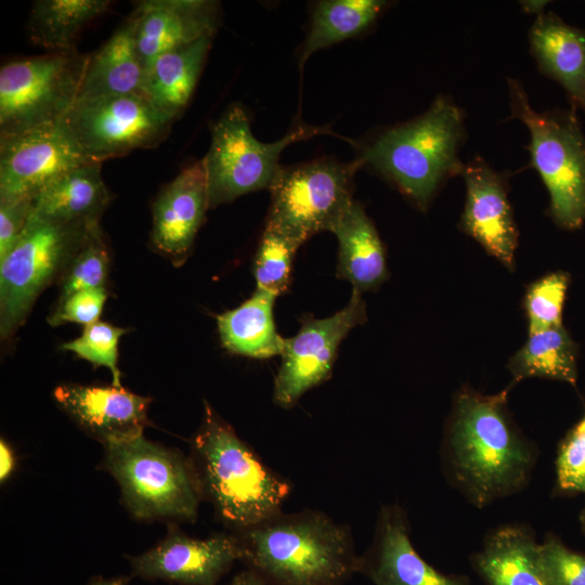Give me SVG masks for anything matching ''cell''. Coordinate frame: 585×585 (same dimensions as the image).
<instances>
[{"mask_svg":"<svg viewBox=\"0 0 585 585\" xmlns=\"http://www.w3.org/2000/svg\"><path fill=\"white\" fill-rule=\"evenodd\" d=\"M232 533L238 560L266 585H343L359 572L350 528L318 510H281Z\"/></svg>","mask_w":585,"mask_h":585,"instance_id":"6da1fadb","label":"cell"},{"mask_svg":"<svg viewBox=\"0 0 585 585\" xmlns=\"http://www.w3.org/2000/svg\"><path fill=\"white\" fill-rule=\"evenodd\" d=\"M444 451L453 479L480 507L524 485L534 461L533 450L507 413L506 392L461 391Z\"/></svg>","mask_w":585,"mask_h":585,"instance_id":"7a4b0ae2","label":"cell"},{"mask_svg":"<svg viewBox=\"0 0 585 585\" xmlns=\"http://www.w3.org/2000/svg\"><path fill=\"white\" fill-rule=\"evenodd\" d=\"M188 458L202 499L211 503L232 532L280 512L291 492V483L268 467L208 402Z\"/></svg>","mask_w":585,"mask_h":585,"instance_id":"3957f363","label":"cell"},{"mask_svg":"<svg viewBox=\"0 0 585 585\" xmlns=\"http://www.w3.org/2000/svg\"><path fill=\"white\" fill-rule=\"evenodd\" d=\"M463 132L460 109L439 96L424 115L380 135L360 159L425 208L446 177L461 174L458 148Z\"/></svg>","mask_w":585,"mask_h":585,"instance_id":"277c9868","label":"cell"},{"mask_svg":"<svg viewBox=\"0 0 585 585\" xmlns=\"http://www.w3.org/2000/svg\"><path fill=\"white\" fill-rule=\"evenodd\" d=\"M104 448V466L135 518L196 520L202 495L190 458L143 434Z\"/></svg>","mask_w":585,"mask_h":585,"instance_id":"5b68a950","label":"cell"},{"mask_svg":"<svg viewBox=\"0 0 585 585\" xmlns=\"http://www.w3.org/2000/svg\"><path fill=\"white\" fill-rule=\"evenodd\" d=\"M96 223H66L31 212L6 257L0 261V334L6 339L24 323L36 299L63 277Z\"/></svg>","mask_w":585,"mask_h":585,"instance_id":"8992f818","label":"cell"},{"mask_svg":"<svg viewBox=\"0 0 585 585\" xmlns=\"http://www.w3.org/2000/svg\"><path fill=\"white\" fill-rule=\"evenodd\" d=\"M512 117L530 130L529 151L550 195L557 223L576 229L585 220V136L571 112H535L518 81H509Z\"/></svg>","mask_w":585,"mask_h":585,"instance_id":"52a82bcc","label":"cell"},{"mask_svg":"<svg viewBox=\"0 0 585 585\" xmlns=\"http://www.w3.org/2000/svg\"><path fill=\"white\" fill-rule=\"evenodd\" d=\"M364 164L318 159L281 166L271 186L265 227L298 247L322 231L332 232L352 204L353 177Z\"/></svg>","mask_w":585,"mask_h":585,"instance_id":"ba28073f","label":"cell"},{"mask_svg":"<svg viewBox=\"0 0 585 585\" xmlns=\"http://www.w3.org/2000/svg\"><path fill=\"white\" fill-rule=\"evenodd\" d=\"M89 55L75 50L22 58L0 70V138L60 122L75 105Z\"/></svg>","mask_w":585,"mask_h":585,"instance_id":"9c48e42d","label":"cell"},{"mask_svg":"<svg viewBox=\"0 0 585 585\" xmlns=\"http://www.w3.org/2000/svg\"><path fill=\"white\" fill-rule=\"evenodd\" d=\"M325 133L333 132L327 127L301 123L281 140L263 143L253 136L244 107L233 104L211 126V144L203 159L209 208L270 188L281 167L278 159L283 150L294 142Z\"/></svg>","mask_w":585,"mask_h":585,"instance_id":"30bf717a","label":"cell"},{"mask_svg":"<svg viewBox=\"0 0 585 585\" xmlns=\"http://www.w3.org/2000/svg\"><path fill=\"white\" fill-rule=\"evenodd\" d=\"M87 160L102 162L136 148H153L169 134L173 119L142 94L76 101L64 117Z\"/></svg>","mask_w":585,"mask_h":585,"instance_id":"8fae6325","label":"cell"},{"mask_svg":"<svg viewBox=\"0 0 585 585\" xmlns=\"http://www.w3.org/2000/svg\"><path fill=\"white\" fill-rule=\"evenodd\" d=\"M365 321V303L356 290L352 291L348 304L334 315L301 318L298 334L285 339L273 402L282 408H291L307 391L327 380L341 340Z\"/></svg>","mask_w":585,"mask_h":585,"instance_id":"7c38bea8","label":"cell"},{"mask_svg":"<svg viewBox=\"0 0 585 585\" xmlns=\"http://www.w3.org/2000/svg\"><path fill=\"white\" fill-rule=\"evenodd\" d=\"M92 162L62 121L0 138V200L35 197L62 173Z\"/></svg>","mask_w":585,"mask_h":585,"instance_id":"4fadbf2b","label":"cell"},{"mask_svg":"<svg viewBox=\"0 0 585 585\" xmlns=\"http://www.w3.org/2000/svg\"><path fill=\"white\" fill-rule=\"evenodd\" d=\"M133 576L180 585H216L238 560L233 533H217L199 540L178 531L147 551L130 557Z\"/></svg>","mask_w":585,"mask_h":585,"instance_id":"5bb4252c","label":"cell"},{"mask_svg":"<svg viewBox=\"0 0 585 585\" xmlns=\"http://www.w3.org/2000/svg\"><path fill=\"white\" fill-rule=\"evenodd\" d=\"M55 401L88 434L103 445L143 434L151 399L123 387L66 384L53 392Z\"/></svg>","mask_w":585,"mask_h":585,"instance_id":"9a60e30c","label":"cell"},{"mask_svg":"<svg viewBox=\"0 0 585 585\" xmlns=\"http://www.w3.org/2000/svg\"><path fill=\"white\" fill-rule=\"evenodd\" d=\"M359 572L375 585H471L465 577L439 572L418 555L406 514L398 505L380 509L372 545L360 556Z\"/></svg>","mask_w":585,"mask_h":585,"instance_id":"2e32d148","label":"cell"},{"mask_svg":"<svg viewBox=\"0 0 585 585\" xmlns=\"http://www.w3.org/2000/svg\"><path fill=\"white\" fill-rule=\"evenodd\" d=\"M219 5L206 0H146L129 20L140 58L146 68L157 56L214 35Z\"/></svg>","mask_w":585,"mask_h":585,"instance_id":"e0dca14e","label":"cell"},{"mask_svg":"<svg viewBox=\"0 0 585 585\" xmlns=\"http://www.w3.org/2000/svg\"><path fill=\"white\" fill-rule=\"evenodd\" d=\"M209 209L203 160L184 168L153 203V246L176 264L187 257Z\"/></svg>","mask_w":585,"mask_h":585,"instance_id":"ac0fdd59","label":"cell"},{"mask_svg":"<svg viewBox=\"0 0 585 585\" xmlns=\"http://www.w3.org/2000/svg\"><path fill=\"white\" fill-rule=\"evenodd\" d=\"M461 176L467 188L463 229L492 256L511 266L518 232L502 176L479 158L464 166Z\"/></svg>","mask_w":585,"mask_h":585,"instance_id":"d6986e66","label":"cell"},{"mask_svg":"<svg viewBox=\"0 0 585 585\" xmlns=\"http://www.w3.org/2000/svg\"><path fill=\"white\" fill-rule=\"evenodd\" d=\"M530 44L541 70L585 110V30L551 12L540 13L530 30Z\"/></svg>","mask_w":585,"mask_h":585,"instance_id":"ffe728a7","label":"cell"},{"mask_svg":"<svg viewBox=\"0 0 585 585\" xmlns=\"http://www.w3.org/2000/svg\"><path fill=\"white\" fill-rule=\"evenodd\" d=\"M109 200L101 162H86L62 173L40 190L32 200V213L66 223H96Z\"/></svg>","mask_w":585,"mask_h":585,"instance_id":"44dd1931","label":"cell"},{"mask_svg":"<svg viewBox=\"0 0 585 585\" xmlns=\"http://www.w3.org/2000/svg\"><path fill=\"white\" fill-rule=\"evenodd\" d=\"M473 564L487 585H552L541 559L540 544L521 525L493 532L474 555Z\"/></svg>","mask_w":585,"mask_h":585,"instance_id":"7402d4cb","label":"cell"},{"mask_svg":"<svg viewBox=\"0 0 585 585\" xmlns=\"http://www.w3.org/2000/svg\"><path fill=\"white\" fill-rule=\"evenodd\" d=\"M213 35L157 56L145 68L142 95L160 113L177 119L185 109L203 70Z\"/></svg>","mask_w":585,"mask_h":585,"instance_id":"603a6c76","label":"cell"},{"mask_svg":"<svg viewBox=\"0 0 585 585\" xmlns=\"http://www.w3.org/2000/svg\"><path fill=\"white\" fill-rule=\"evenodd\" d=\"M144 75L145 67L128 17L104 44L89 55L77 101L142 94Z\"/></svg>","mask_w":585,"mask_h":585,"instance_id":"cb8c5ba5","label":"cell"},{"mask_svg":"<svg viewBox=\"0 0 585 585\" xmlns=\"http://www.w3.org/2000/svg\"><path fill=\"white\" fill-rule=\"evenodd\" d=\"M339 243L337 276L363 292L387 276L385 250L379 235L358 202H352L332 231Z\"/></svg>","mask_w":585,"mask_h":585,"instance_id":"d4e9b609","label":"cell"},{"mask_svg":"<svg viewBox=\"0 0 585 585\" xmlns=\"http://www.w3.org/2000/svg\"><path fill=\"white\" fill-rule=\"evenodd\" d=\"M277 296L257 289L236 309L217 317L221 342L229 351L253 359L281 355L285 338L276 332L273 307Z\"/></svg>","mask_w":585,"mask_h":585,"instance_id":"484cf974","label":"cell"},{"mask_svg":"<svg viewBox=\"0 0 585 585\" xmlns=\"http://www.w3.org/2000/svg\"><path fill=\"white\" fill-rule=\"evenodd\" d=\"M110 6L107 0H39L28 22L30 39L54 52L74 50L80 31Z\"/></svg>","mask_w":585,"mask_h":585,"instance_id":"4316f807","label":"cell"},{"mask_svg":"<svg viewBox=\"0 0 585 585\" xmlns=\"http://www.w3.org/2000/svg\"><path fill=\"white\" fill-rule=\"evenodd\" d=\"M386 2L380 0L320 1L300 54V65L316 51L354 37L370 26Z\"/></svg>","mask_w":585,"mask_h":585,"instance_id":"83f0119b","label":"cell"},{"mask_svg":"<svg viewBox=\"0 0 585 585\" xmlns=\"http://www.w3.org/2000/svg\"><path fill=\"white\" fill-rule=\"evenodd\" d=\"M509 368L518 380L543 377L574 384L573 342L562 325L530 334L526 343L510 360Z\"/></svg>","mask_w":585,"mask_h":585,"instance_id":"f1b7e54d","label":"cell"},{"mask_svg":"<svg viewBox=\"0 0 585 585\" xmlns=\"http://www.w3.org/2000/svg\"><path fill=\"white\" fill-rule=\"evenodd\" d=\"M299 247L283 235L264 227L253 264L257 289L280 296L291 280V265Z\"/></svg>","mask_w":585,"mask_h":585,"instance_id":"f546056e","label":"cell"},{"mask_svg":"<svg viewBox=\"0 0 585 585\" xmlns=\"http://www.w3.org/2000/svg\"><path fill=\"white\" fill-rule=\"evenodd\" d=\"M109 256L100 224L88 236L62 277L60 299L83 289L103 288Z\"/></svg>","mask_w":585,"mask_h":585,"instance_id":"4dcf8cb0","label":"cell"},{"mask_svg":"<svg viewBox=\"0 0 585 585\" xmlns=\"http://www.w3.org/2000/svg\"><path fill=\"white\" fill-rule=\"evenodd\" d=\"M125 333V328L99 321L86 326L80 337L63 343L61 348L74 352L94 366L108 368L113 385L122 387L118 368V344Z\"/></svg>","mask_w":585,"mask_h":585,"instance_id":"1f68e13d","label":"cell"},{"mask_svg":"<svg viewBox=\"0 0 585 585\" xmlns=\"http://www.w3.org/2000/svg\"><path fill=\"white\" fill-rule=\"evenodd\" d=\"M567 287L568 278L561 273L545 276L530 287L525 297L529 334L562 325Z\"/></svg>","mask_w":585,"mask_h":585,"instance_id":"d6a6232c","label":"cell"},{"mask_svg":"<svg viewBox=\"0 0 585 585\" xmlns=\"http://www.w3.org/2000/svg\"><path fill=\"white\" fill-rule=\"evenodd\" d=\"M540 555L552 585H585V554L548 536L540 544Z\"/></svg>","mask_w":585,"mask_h":585,"instance_id":"836d02e7","label":"cell"},{"mask_svg":"<svg viewBox=\"0 0 585 585\" xmlns=\"http://www.w3.org/2000/svg\"><path fill=\"white\" fill-rule=\"evenodd\" d=\"M106 299L105 287L76 291L58 299V303L49 316L48 322L52 326H60L65 323L89 326L99 322Z\"/></svg>","mask_w":585,"mask_h":585,"instance_id":"e575fe53","label":"cell"},{"mask_svg":"<svg viewBox=\"0 0 585 585\" xmlns=\"http://www.w3.org/2000/svg\"><path fill=\"white\" fill-rule=\"evenodd\" d=\"M557 473L562 490L585 493V422L581 421L562 442Z\"/></svg>","mask_w":585,"mask_h":585,"instance_id":"d590c367","label":"cell"},{"mask_svg":"<svg viewBox=\"0 0 585 585\" xmlns=\"http://www.w3.org/2000/svg\"><path fill=\"white\" fill-rule=\"evenodd\" d=\"M32 197L0 200V261L12 250L32 212Z\"/></svg>","mask_w":585,"mask_h":585,"instance_id":"8d00e7d4","label":"cell"},{"mask_svg":"<svg viewBox=\"0 0 585 585\" xmlns=\"http://www.w3.org/2000/svg\"><path fill=\"white\" fill-rule=\"evenodd\" d=\"M16 458L14 451L3 439L0 441V481L5 482L15 469Z\"/></svg>","mask_w":585,"mask_h":585,"instance_id":"74e56055","label":"cell"},{"mask_svg":"<svg viewBox=\"0 0 585 585\" xmlns=\"http://www.w3.org/2000/svg\"><path fill=\"white\" fill-rule=\"evenodd\" d=\"M231 585H266L255 572L249 569L236 574Z\"/></svg>","mask_w":585,"mask_h":585,"instance_id":"f35d334b","label":"cell"},{"mask_svg":"<svg viewBox=\"0 0 585 585\" xmlns=\"http://www.w3.org/2000/svg\"><path fill=\"white\" fill-rule=\"evenodd\" d=\"M128 584H129V577L127 576H118V577H110V578L95 576L90 580L88 585H128Z\"/></svg>","mask_w":585,"mask_h":585,"instance_id":"ab89813d","label":"cell"},{"mask_svg":"<svg viewBox=\"0 0 585 585\" xmlns=\"http://www.w3.org/2000/svg\"><path fill=\"white\" fill-rule=\"evenodd\" d=\"M582 521H583V525H584V529H585V510H584L583 516H582Z\"/></svg>","mask_w":585,"mask_h":585,"instance_id":"60d3db41","label":"cell"},{"mask_svg":"<svg viewBox=\"0 0 585 585\" xmlns=\"http://www.w3.org/2000/svg\"><path fill=\"white\" fill-rule=\"evenodd\" d=\"M582 421H583V422H585V417L583 418V420H582Z\"/></svg>","mask_w":585,"mask_h":585,"instance_id":"b9f144b4","label":"cell"}]
</instances>
